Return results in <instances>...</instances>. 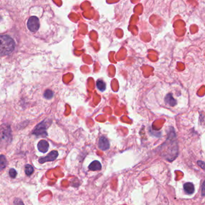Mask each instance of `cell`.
<instances>
[{"mask_svg": "<svg viewBox=\"0 0 205 205\" xmlns=\"http://www.w3.org/2000/svg\"><path fill=\"white\" fill-rule=\"evenodd\" d=\"M15 43L10 36L0 35V55L11 54L15 50Z\"/></svg>", "mask_w": 205, "mask_h": 205, "instance_id": "obj_1", "label": "cell"}, {"mask_svg": "<svg viewBox=\"0 0 205 205\" xmlns=\"http://www.w3.org/2000/svg\"><path fill=\"white\" fill-rule=\"evenodd\" d=\"M27 27L32 32H36L40 27L39 19L36 16H31L27 22Z\"/></svg>", "mask_w": 205, "mask_h": 205, "instance_id": "obj_2", "label": "cell"}, {"mask_svg": "<svg viewBox=\"0 0 205 205\" xmlns=\"http://www.w3.org/2000/svg\"><path fill=\"white\" fill-rule=\"evenodd\" d=\"M46 124L45 122L43 121L39 124H38L35 129L33 131V133L36 136H42V137H45L47 135V133H46Z\"/></svg>", "mask_w": 205, "mask_h": 205, "instance_id": "obj_3", "label": "cell"}, {"mask_svg": "<svg viewBox=\"0 0 205 205\" xmlns=\"http://www.w3.org/2000/svg\"><path fill=\"white\" fill-rule=\"evenodd\" d=\"M59 155V153L56 150H53L51 152L50 154H48L44 158H41V159H39V162L41 164H43L46 162H50V161H53L55 160Z\"/></svg>", "mask_w": 205, "mask_h": 205, "instance_id": "obj_4", "label": "cell"}, {"mask_svg": "<svg viewBox=\"0 0 205 205\" xmlns=\"http://www.w3.org/2000/svg\"><path fill=\"white\" fill-rule=\"evenodd\" d=\"M99 147L102 150H107L110 148V143L105 137H101L99 140Z\"/></svg>", "mask_w": 205, "mask_h": 205, "instance_id": "obj_5", "label": "cell"}, {"mask_svg": "<svg viewBox=\"0 0 205 205\" xmlns=\"http://www.w3.org/2000/svg\"><path fill=\"white\" fill-rule=\"evenodd\" d=\"M38 150L42 153H45L48 150L49 143L46 140H41L37 144Z\"/></svg>", "mask_w": 205, "mask_h": 205, "instance_id": "obj_6", "label": "cell"}, {"mask_svg": "<svg viewBox=\"0 0 205 205\" xmlns=\"http://www.w3.org/2000/svg\"><path fill=\"white\" fill-rule=\"evenodd\" d=\"M165 102L166 104H168L172 107H174L177 104L176 101L174 99L172 94L171 93L167 94V96L165 98Z\"/></svg>", "mask_w": 205, "mask_h": 205, "instance_id": "obj_7", "label": "cell"}, {"mask_svg": "<svg viewBox=\"0 0 205 205\" xmlns=\"http://www.w3.org/2000/svg\"><path fill=\"white\" fill-rule=\"evenodd\" d=\"M184 189L185 193L188 194H192L194 193V186L192 183L188 182L185 184L184 185Z\"/></svg>", "mask_w": 205, "mask_h": 205, "instance_id": "obj_8", "label": "cell"}, {"mask_svg": "<svg viewBox=\"0 0 205 205\" xmlns=\"http://www.w3.org/2000/svg\"><path fill=\"white\" fill-rule=\"evenodd\" d=\"M89 168L92 171H98L101 170L102 165L99 161H94L89 165Z\"/></svg>", "mask_w": 205, "mask_h": 205, "instance_id": "obj_9", "label": "cell"}, {"mask_svg": "<svg viewBox=\"0 0 205 205\" xmlns=\"http://www.w3.org/2000/svg\"><path fill=\"white\" fill-rule=\"evenodd\" d=\"M96 86L98 89L101 92H104L106 90V84L102 80H99L96 82Z\"/></svg>", "mask_w": 205, "mask_h": 205, "instance_id": "obj_10", "label": "cell"}, {"mask_svg": "<svg viewBox=\"0 0 205 205\" xmlns=\"http://www.w3.org/2000/svg\"><path fill=\"white\" fill-rule=\"evenodd\" d=\"M7 165V159L5 156L0 155V170L4 169Z\"/></svg>", "mask_w": 205, "mask_h": 205, "instance_id": "obj_11", "label": "cell"}, {"mask_svg": "<svg viewBox=\"0 0 205 205\" xmlns=\"http://www.w3.org/2000/svg\"><path fill=\"white\" fill-rule=\"evenodd\" d=\"M25 174H27V176H30L33 173L34 169L31 165L27 164L25 167Z\"/></svg>", "mask_w": 205, "mask_h": 205, "instance_id": "obj_12", "label": "cell"}, {"mask_svg": "<svg viewBox=\"0 0 205 205\" xmlns=\"http://www.w3.org/2000/svg\"><path fill=\"white\" fill-rule=\"evenodd\" d=\"M54 93L52 92L51 90H48L45 92L44 93V97L47 99H50L53 97Z\"/></svg>", "mask_w": 205, "mask_h": 205, "instance_id": "obj_13", "label": "cell"}, {"mask_svg": "<svg viewBox=\"0 0 205 205\" xmlns=\"http://www.w3.org/2000/svg\"><path fill=\"white\" fill-rule=\"evenodd\" d=\"M9 175L11 178H15L17 175V172L14 168H11L9 170Z\"/></svg>", "mask_w": 205, "mask_h": 205, "instance_id": "obj_14", "label": "cell"}, {"mask_svg": "<svg viewBox=\"0 0 205 205\" xmlns=\"http://www.w3.org/2000/svg\"><path fill=\"white\" fill-rule=\"evenodd\" d=\"M14 205H24V203L21 199L19 198H16L14 201Z\"/></svg>", "mask_w": 205, "mask_h": 205, "instance_id": "obj_15", "label": "cell"}, {"mask_svg": "<svg viewBox=\"0 0 205 205\" xmlns=\"http://www.w3.org/2000/svg\"><path fill=\"white\" fill-rule=\"evenodd\" d=\"M197 164H198V165L200 167H201L202 168V169H205V163L203 161H198L197 162Z\"/></svg>", "mask_w": 205, "mask_h": 205, "instance_id": "obj_16", "label": "cell"}, {"mask_svg": "<svg viewBox=\"0 0 205 205\" xmlns=\"http://www.w3.org/2000/svg\"><path fill=\"white\" fill-rule=\"evenodd\" d=\"M202 195L204 196L205 195V182H203V185H202Z\"/></svg>", "mask_w": 205, "mask_h": 205, "instance_id": "obj_17", "label": "cell"}]
</instances>
